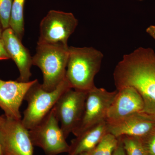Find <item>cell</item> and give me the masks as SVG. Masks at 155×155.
I'll return each instance as SVG.
<instances>
[{"mask_svg": "<svg viewBox=\"0 0 155 155\" xmlns=\"http://www.w3.org/2000/svg\"><path fill=\"white\" fill-rule=\"evenodd\" d=\"M68 46L38 42L36 52L32 57V65L42 72L43 88L52 91L64 80L68 58Z\"/></svg>", "mask_w": 155, "mask_h": 155, "instance_id": "obj_3", "label": "cell"}, {"mask_svg": "<svg viewBox=\"0 0 155 155\" xmlns=\"http://www.w3.org/2000/svg\"><path fill=\"white\" fill-rule=\"evenodd\" d=\"M117 91H109L95 87L87 92L84 110L80 122L72 134L78 136L89 128L106 121L108 110Z\"/></svg>", "mask_w": 155, "mask_h": 155, "instance_id": "obj_8", "label": "cell"}, {"mask_svg": "<svg viewBox=\"0 0 155 155\" xmlns=\"http://www.w3.org/2000/svg\"><path fill=\"white\" fill-rule=\"evenodd\" d=\"M147 155H155V128L143 137H140Z\"/></svg>", "mask_w": 155, "mask_h": 155, "instance_id": "obj_19", "label": "cell"}, {"mask_svg": "<svg viewBox=\"0 0 155 155\" xmlns=\"http://www.w3.org/2000/svg\"><path fill=\"white\" fill-rule=\"evenodd\" d=\"M10 56L6 51L2 38L0 39V60H8Z\"/></svg>", "mask_w": 155, "mask_h": 155, "instance_id": "obj_20", "label": "cell"}, {"mask_svg": "<svg viewBox=\"0 0 155 155\" xmlns=\"http://www.w3.org/2000/svg\"><path fill=\"white\" fill-rule=\"evenodd\" d=\"M29 132L34 146L41 148L47 155H58L69 151V145L61 129L54 107Z\"/></svg>", "mask_w": 155, "mask_h": 155, "instance_id": "obj_5", "label": "cell"}, {"mask_svg": "<svg viewBox=\"0 0 155 155\" xmlns=\"http://www.w3.org/2000/svg\"><path fill=\"white\" fill-rule=\"evenodd\" d=\"M118 138L122 142L126 155H147L140 137L122 136Z\"/></svg>", "mask_w": 155, "mask_h": 155, "instance_id": "obj_17", "label": "cell"}, {"mask_svg": "<svg viewBox=\"0 0 155 155\" xmlns=\"http://www.w3.org/2000/svg\"><path fill=\"white\" fill-rule=\"evenodd\" d=\"M2 39L10 59L14 61L19 69V75L17 81L22 82L30 81L32 57L28 50L22 45L21 40L11 28L3 31Z\"/></svg>", "mask_w": 155, "mask_h": 155, "instance_id": "obj_12", "label": "cell"}, {"mask_svg": "<svg viewBox=\"0 0 155 155\" xmlns=\"http://www.w3.org/2000/svg\"><path fill=\"white\" fill-rule=\"evenodd\" d=\"M12 0H0V22L4 30L10 28Z\"/></svg>", "mask_w": 155, "mask_h": 155, "instance_id": "obj_18", "label": "cell"}, {"mask_svg": "<svg viewBox=\"0 0 155 155\" xmlns=\"http://www.w3.org/2000/svg\"><path fill=\"white\" fill-rule=\"evenodd\" d=\"M35 79L27 82L4 81L0 78V108L5 115L11 119L21 120L20 108L26 93L36 82Z\"/></svg>", "mask_w": 155, "mask_h": 155, "instance_id": "obj_11", "label": "cell"}, {"mask_svg": "<svg viewBox=\"0 0 155 155\" xmlns=\"http://www.w3.org/2000/svg\"><path fill=\"white\" fill-rule=\"evenodd\" d=\"M119 139L107 132L92 150L91 155H112L119 143Z\"/></svg>", "mask_w": 155, "mask_h": 155, "instance_id": "obj_16", "label": "cell"}, {"mask_svg": "<svg viewBox=\"0 0 155 155\" xmlns=\"http://www.w3.org/2000/svg\"><path fill=\"white\" fill-rule=\"evenodd\" d=\"M0 155H5L4 151H3L2 147L1 142H0Z\"/></svg>", "mask_w": 155, "mask_h": 155, "instance_id": "obj_23", "label": "cell"}, {"mask_svg": "<svg viewBox=\"0 0 155 155\" xmlns=\"http://www.w3.org/2000/svg\"><path fill=\"white\" fill-rule=\"evenodd\" d=\"M66 79L71 88L89 91L94 88L95 76L101 69L104 55L93 47H69Z\"/></svg>", "mask_w": 155, "mask_h": 155, "instance_id": "obj_2", "label": "cell"}, {"mask_svg": "<svg viewBox=\"0 0 155 155\" xmlns=\"http://www.w3.org/2000/svg\"><path fill=\"white\" fill-rule=\"evenodd\" d=\"M2 27V25H1V22H0V39L2 38V35L3 31Z\"/></svg>", "mask_w": 155, "mask_h": 155, "instance_id": "obj_24", "label": "cell"}, {"mask_svg": "<svg viewBox=\"0 0 155 155\" xmlns=\"http://www.w3.org/2000/svg\"><path fill=\"white\" fill-rule=\"evenodd\" d=\"M117 91L107 114V124L116 123L133 114L141 113L144 108L142 98L132 87H125Z\"/></svg>", "mask_w": 155, "mask_h": 155, "instance_id": "obj_10", "label": "cell"}, {"mask_svg": "<svg viewBox=\"0 0 155 155\" xmlns=\"http://www.w3.org/2000/svg\"><path fill=\"white\" fill-rule=\"evenodd\" d=\"M119 139V143L112 155H126L122 142Z\"/></svg>", "mask_w": 155, "mask_h": 155, "instance_id": "obj_21", "label": "cell"}, {"mask_svg": "<svg viewBox=\"0 0 155 155\" xmlns=\"http://www.w3.org/2000/svg\"><path fill=\"white\" fill-rule=\"evenodd\" d=\"M0 142L5 155H34L29 130L21 120L0 116Z\"/></svg>", "mask_w": 155, "mask_h": 155, "instance_id": "obj_6", "label": "cell"}, {"mask_svg": "<svg viewBox=\"0 0 155 155\" xmlns=\"http://www.w3.org/2000/svg\"><path fill=\"white\" fill-rule=\"evenodd\" d=\"M87 92L69 89L61 95L54 107L61 129L67 138L80 122Z\"/></svg>", "mask_w": 155, "mask_h": 155, "instance_id": "obj_9", "label": "cell"}, {"mask_svg": "<svg viewBox=\"0 0 155 155\" xmlns=\"http://www.w3.org/2000/svg\"><path fill=\"white\" fill-rule=\"evenodd\" d=\"M79 155H90V152H89L83 153L81 154H80Z\"/></svg>", "mask_w": 155, "mask_h": 155, "instance_id": "obj_25", "label": "cell"}, {"mask_svg": "<svg viewBox=\"0 0 155 155\" xmlns=\"http://www.w3.org/2000/svg\"><path fill=\"white\" fill-rule=\"evenodd\" d=\"M147 33L155 40V25H151L147 28Z\"/></svg>", "mask_w": 155, "mask_h": 155, "instance_id": "obj_22", "label": "cell"}, {"mask_svg": "<svg viewBox=\"0 0 155 155\" xmlns=\"http://www.w3.org/2000/svg\"><path fill=\"white\" fill-rule=\"evenodd\" d=\"M107 133L106 121L89 128L72 140L69 145L68 155H79L92 150Z\"/></svg>", "mask_w": 155, "mask_h": 155, "instance_id": "obj_14", "label": "cell"}, {"mask_svg": "<svg viewBox=\"0 0 155 155\" xmlns=\"http://www.w3.org/2000/svg\"><path fill=\"white\" fill-rule=\"evenodd\" d=\"M25 2V0H14L10 20V28L20 40H22L24 33Z\"/></svg>", "mask_w": 155, "mask_h": 155, "instance_id": "obj_15", "label": "cell"}, {"mask_svg": "<svg viewBox=\"0 0 155 155\" xmlns=\"http://www.w3.org/2000/svg\"><path fill=\"white\" fill-rule=\"evenodd\" d=\"M78 24L72 13L51 10L41 22L38 41L68 46V39Z\"/></svg>", "mask_w": 155, "mask_h": 155, "instance_id": "obj_7", "label": "cell"}, {"mask_svg": "<svg viewBox=\"0 0 155 155\" xmlns=\"http://www.w3.org/2000/svg\"><path fill=\"white\" fill-rule=\"evenodd\" d=\"M116 90L132 87L144 103L141 113L155 118V53L151 48H139L123 56L114 71Z\"/></svg>", "mask_w": 155, "mask_h": 155, "instance_id": "obj_1", "label": "cell"}, {"mask_svg": "<svg viewBox=\"0 0 155 155\" xmlns=\"http://www.w3.org/2000/svg\"><path fill=\"white\" fill-rule=\"evenodd\" d=\"M137 1H143V0H137Z\"/></svg>", "mask_w": 155, "mask_h": 155, "instance_id": "obj_26", "label": "cell"}, {"mask_svg": "<svg viewBox=\"0 0 155 155\" xmlns=\"http://www.w3.org/2000/svg\"><path fill=\"white\" fill-rule=\"evenodd\" d=\"M70 88H72L66 78L51 91L45 90L37 79L24 98L27 106L21 119L23 125L29 130L38 125L54 107L61 95Z\"/></svg>", "mask_w": 155, "mask_h": 155, "instance_id": "obj_4", "label": "cell"}, {"mask_svg": "<svg viewBox=\"0 0 155 155\" xmlns=\"http://www.w3.org/2000/svg\"><path fill=\"white\" fill-rule=\"evenodd\" d=\"M107 132L117 138L122 136L142 137L155 128V118L144 113H138L116 123H107Z\"/></svg>", "mask_w": 155, "mask_h": 155, "instance_id": "obj_13", "label": "cell"}]
</instances>
